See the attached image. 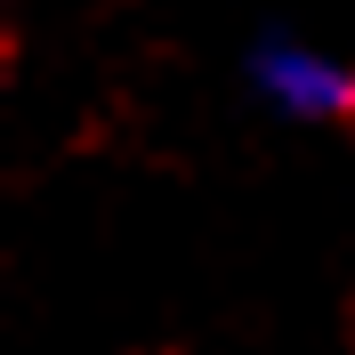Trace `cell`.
Listing matches in <instances>:
<instances>
[{
	"mask_svg": "<svg viewBox=\"0 0 355 355\" xmlns=\"http://www.w3.org/2000/svg\"><path fill=\"white\" fill-rule=\"evenodd\" d=\"M250 89L291 121H331V130L355 121V57L299 41V33H266L250 49Z\"/></svg>",
	"mask_w": 355,
	"mask_h": 355,
	"instance_id": "6da1fadb",
	"label": "cell"
}]
</instances>
